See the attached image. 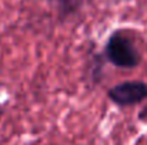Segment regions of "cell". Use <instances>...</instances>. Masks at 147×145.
I'll return each instance as SVG.
<instances>
[{"instance_id": "1", "label": "cell", "mask_w": 147, "mask_h": 145, "mask_svg": "<svg viewBox=\"0 0 147 145\" xmlns=\"http://www.w3.org/2000/svg\"><path fill=\"white\" fill-rule=\"evenodd\" d=\"M104 54L106 58L119 68H136L142 60L133 40L121 31H116L109 37Z\"/></svg>"}, {"instance_id": "2", "label": "cell", "mask_w": 147, "mask_h": 145, "mask_svg": "<svg viewBox=\"0 0 147 145\" xmlns=\"http://www.w3.org/2000/svg\"><path fill=\"white\" fill-rule=\"evenodd\" d=\"M109 98L120 107H131L147 98V83L124 81L111 87L107 93Z\"/></svg>"}, {"instance_id": "3", "label": "cell", "mask_w": 147, "mask_h": 145, "mask_svg": "<svg viewBox=\"0 0 147 145\" xmlns=\"http://www.w3.org/2000/svg\"><path fill=\"white\" fill-rule=\"evenodd\" d=\"M50 3L54 6L60 19H69L80 11L84 0H50Z\"/></svg>"}]
</instances>
